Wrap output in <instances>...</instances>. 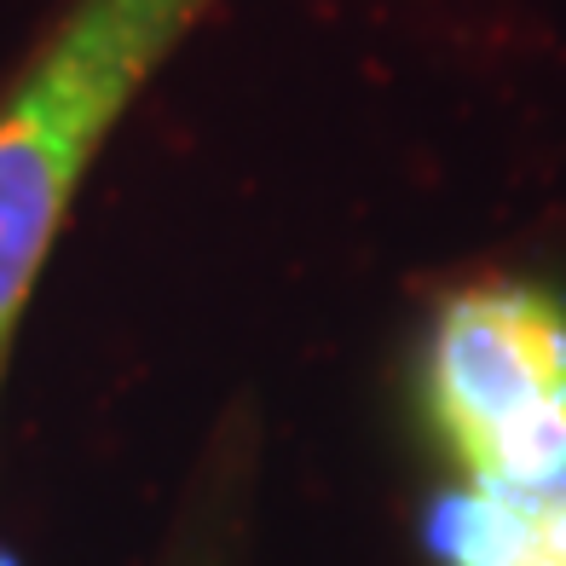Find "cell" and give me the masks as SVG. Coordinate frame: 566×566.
<instances>
[{
	"instance_id": "6da1fadb",
	"label": "cell",
	"mask_w": 566,
	"mask_h": 566,
	"mask_svg": "<svg viewBox=\"0 0 566 566\" xmlns=\"http://www.w3.org/2000/svg\"><path fill=\"white\" fill-rule=\"evenodd\" d=\"M428 422L457 485L428 514L440 566H566V301L469 283L428 342Z\"/></svg>"
},
{
	"instance_id": "7a4b0ae2",
	"label": "cell",
	"mask_w": 566,
	"mask_h": 566,
	"mask_svg": "<svg viewBox=\"0 0 566 566\" xmlns=\"http://www.w3.org/2000/svg\"><path fill=\"white\" fill-rule=\"evenodd\" d=\"M209 0H70L0 98V353L98 145Z\"/></svg>"
},
{
	"instance_id": "3957f363",
	"label": "cell",
	"mask_w": 566,
	"mask_h": 566,
	"mask_svg": "<svg viewBox=\"0 0 566 566\" xmlns=\"http://www.w3.org/2000/svg\"><path fill=\"white\" fill-rule=\"evenodd\" d=\"M0 566H12V560H7V549H0Z\"/></svg>"
}]
</instances>
